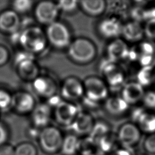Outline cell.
Masks as SVG:
<instances>
[{
    "label": "cell",
    "mask_w": 155,
    "mask_h": 155,
    "mask_svg": "<svg viewBox=\"0 0 155 155\" xmlns=\"http://www.w3.org/2000/svg\"><path fill=\"white\" fill-rule=\"evenodd\" d=\"M144 35L148 38L155 39V19H151L147 21L143 27Z\"/></svg>",
    "instance_id": "cell-35"
},
{
    "label": "cell",
    "mask_w": 155,
    "mask_h": 155,
    "mask_svg": "<svg viewBox=\"0 0 155 155\" xmlns=\"http://www.w3.org/2000/svg\"><path fill=\"white\" fill-rule=\"evenodd\" d=\"M18 42L23 50L34 55L42 53L48 43L45 33L38 26H29L19 32Z\"/></svg>",
    "instance_id": "cell-1"
},
{
    "label": "cell",
    "mask_w": 155,
    "mask_h": 155,
    "mask_svg": "<svg viewBox=\"0 0 155 155\" xmlns=\"http://www.w3.org/2000/svg\"><path fill=\"white\" fill-rule=\"evenodd\" d=\"M104 107L106 111L110 114L119 116L127 111L129 105L121 96H113L108 97L105 101Z\"/></svg>",
    "instance_id": "cell-23"
},
{
    "label": "cell",
    "mask_w": 155,
    "mask_h": 155,
    "mask_svg": "<svg viewBox=\"0 0 155 155\" xmlns=\"http://www.w3.org/2000/svg\"><path fill=\"white\" fill-rule=\"evenodd\" d=\"M84 98L88 106H95L108 97L109 89L104 79L97 76L87 78L83 82Z\"/></svg>",
    "instance_id": "cell-3"
},
{
    "label": "cell",
    "mask_w": 155,
    "mask_h": 155,
    "mask_svg": "<svg viewBox=\"0 0 155 155\" xmlns=\"http://www.w3.org/2000/svg\"><path fill=\"white\" fill-rule=\"evenodd\" d=\"M60 91L61 97L64 101L73 102L84 97L83 82L75 77H68L62 82Z\"/></svg>",
    "instance_id": "cell-11"
},
{
    "label": "cell",
    "mask_w": 155,
    "mask_h": 155,
    "mask_svg": "<svg viewBox=\"0 0 155 155\" xmlns=\"http://www.w3.org/2000/svg\"><path fill=\"white\" fill-rule=\"evenodd\" d=\"M116 63L107 58L101 63L100 66L104 81L108 87L111 88L124 86L125 82V73Z\"/></svg>",
    "instance_id": "cell-7"
},
{
    "label": "cell",
    "mask_w": 155,
    "mask_h": 155,
    "mask_svg": "<svg viewBox=\"0 0 155 155\" xmlns=\"http://www.w3.org/2000/svg\"><path fill=\"white\" fill-rule=\"evenodd\" d=\"M145 91L143 86L137 82H130L122 87V98L128 104H134L142 101Z\"/></svg>",
    "instance_id": "cell-21"
},
{
    "label": "cell",
    "mask_w": 155,
    "mask_h": 155,
    "mask_svg": "<svg viewBox=\"0 0 155 155\" xmlns=\"http://www.w3.org/2000/svg\"><path fill=\"white\" fill-rule=\"evenodd\" d=\"M12 95L5 90L0 89V110H6L12 106Z\"/></svg>",
    "instance_id": "cell-32"
},
{
    "label": "cell",
    "mask_w": 155,
    "mask_h": 155,
    "mask_svg": "<svg viewBox=\"0 0 155 155\" xmlns=\"http://www.w3.org/2000/svg\"><path fill=\"white\" fill-rule=\"evenodd\" d=\"M122 35L125 39L130 42L140 41L144 35L143 27L139 22L132 21L123 25Z\"/></svg>",
    "instance_id": "cell-22"
},
{
    "label": "cell",
    "mask_w": 155,
    "mask_h": 155,
    "mask_svg": "<svg viewBox=\"0 0 155 155\" xmlns=\"http://www.w3.org/2000/svg\"><path fill=\"white\" fill-rule=\"evenodd\" d=\"M137 155H147V154H137Z\"/></svg>",
    "instance_id": "cell-41"
},
{
    "label": "cell",
    "mask_w": 155,
    "mask_h": 155,
    "mask_svg": "<svg viewBox=\"0 0 155 155\" xmlns=\"http://www.w3.org/2000/svg\"><path fill=\"white\" fill-rule=\"evenodd\" d=\"M56 4L60 12L71 13L77 9L79 2L75 0H64L58 1Z\"/></svg>",
    "instance_id": "cell-31"
},
{
    "label": "cell",
    "mask_w": 155,
    "mask_h": 155,
    "mask_svg": "<svg viewBox=\"0 0 155 155\" xmlns=\"http://www.w3.org/2000/svg\"><path fill=\"white\" fill-rule=\"evenodd\" d=\"M9 58V53L4 46L0 45V66L7 63Z\"/></svg>",
    "instance_id": "cell-38"
},
{
    "label": "cell",
    "mask_w": 155,
    "mask_h": 155,
    "mask_svg": "<svg viewBox=\"0 0 155 155\" xmlns=\"http://www.w3.org/2000/svg\"><path fill=\"white\" fill-rule=\"evenodd\" d=\"M143 148L150 154H155V133L148 134L144 140Z\"/></svg>",
    "instance_id": "cell-33"
},
{
    "label": "cell",
    "mask_w": 155,
    "mask_h": 155,
    "mask_svg": "<svg viewBox=\"0 0 155 155\" xmlns=\"http://www.w3.org/2000/svg\"><path fill=\"white\" fill-rule=\"evenodd\" d=\"M96 147L100 153L107 154L116 149L114 148V141L110 134L99 140Z\"/></svg>",
    "instance_id": "cell-28"
},
{
    "label": "cell",
    "mask_w": 155,
    "mask_h": 155,
    "mask_svg": "<svg viewBox=\"0 0 155 155\" xmlns=\"http://www.w3.org/2000/svg\"><path fill=\"white\" fill-rule=\"evenodd\" d=\"M95 122L93 117L87 112L79 111L73 122L68 128L76 136L88 135Z\"/></svg>",
    "instance_id": "cell-16"
},
{
    "label": "cell",
    "mask_w": 155,
    "mask_h": 155,
    "mask_svg": "<svg viewBox=\"0 0 155 155\" xmlns=\"http://www.w3.org/2000/svg\"><path fill=\"white\" fill-rule=\"evenodd\" d=\"M80 143L78 136L70 134L64 137L60 150L64 155H74L79 151Z\"/></svg>",
    "instance_id": "cell-25"
},
{
    "label": "cell",
    "mask_w": 155,
    "mask_h": 155,
    "mask_svg": "<svg viewBox=\"0 0 155 155\" xmlns=\"http://www.w3.org/2000/svg\"><path fill=\"white\" fill-rule=\"evenodd\" d=\"M0 155H15V148L5 143L0 146Z\"/></svg>",
    "instance_id": "cell-36"
},
{
    "label": "cell",
    "mask_w": 155,
    "mask_h": 155,
    "mask_svg": "<svg viewBox=\"0 0 155 155\" xmlns=\"http://www.w3.org/2000/svg\"><path fill=\"white\" fill-rule=\"evenodd\" d=\"M144 105L150 108L154 109L155 108V91H149L145 92L143 97L142 99Z\"/></svg>",
    "instance_id": "cell-34"
},
{
    "label": "cell",
    "mask_w": 155,
    "mask_h": 155,
    "mask_svg": "<svg viewBox=\"0 0 155 155\" xmlns=\"http://www.w3.org/2000/svg\"><path fill=\"white\" fill-rule=\"evenodd\" d=\"M155 79V68L152 65L143 67L137 74V82L142 86L151 84Z\"/></svg>",
    "instance_id": "cell-27"
},
{
    "label": "cell",
    "mask_w": 155,
    "mask_h": 155,
    "mask_svg": "<svg viewBox=\"0 0 155 155\" xmlns=\"http://www.w3.org/2000/svg\"><path fill=\"white\" fill-rule=\"evenodd\" d=\"M81 155H99L98 153H95L94 151H90V152H85L81 153Z\"/></svg>",
    "instance_id": "cell-40"
},
{
    "label": "cell",
    "mask_w": 155,
    "mask_h": 155,
    "mask_svg": "<svg viewBox=\"0 0 155 155\" xmlns=\"http://www.w3.org/2000/svg\"><path fill=\"white\" fill-rule=\"evenodd\" d=\"M36 147L30 142H22L15 148V155H37Z\"/></svg>",
    "instance_id": "cell-29"
},
{
    "label": "cell",
    "mask_w": 155,
    "mask_h": 155,
    "mask_svg": "<svg viewBox=\"0 0 155 155\" xmlns=\"http://www.w3.org/2000/svg\"><path fill=\"white\" fill-rule=\"evenodd\" d=\"M108 155H134L133 149L120 147L116 148Z\"/></svg>",
    "instance_id": "cell-37"
},
{
    "label": "cell",
    "mask_w": 155,
    "mask_h": 155,
    "mask_svg": "<svg viewBox=\"0 0 155 155\" xmlns=\"http://www.w3.org/2000/svg\"><path fill=\"white\" fill-rule=\"evenodd\" d=\"M63 138L61 131L58 128L48 125L41 130L38 141L44 151L53 154L61 150Z\"/></svg>",
    "instance_id": "cell-6"
},
{
    "label": "cell",
    "mask_w": 155,
    "mask_h": 155,
    "mask_svg": "<svg viewBox=\"0 0 155 155\" xmlns=\"http://www.w3.org/2000/svg\"><path fill=\"white\" fill-rule=\"evenodd\" d=\"M45 33L48 43L56 48H68L71 42L68 28L61 22L56 21L47 25Z\"/></svg>",
    "instance_id": "cell-5"
},
{
    "label": "cell",
    "mask_w": 155,
    "mask_h": 155,
    "mask_svg": "<svg viewBox=\"0 0 155 155\" xmlns=\"http://www.w3.org/2000/svg\"><path fill=\"white\" fill-rule=\"evenodd\" d=\"M141 131L139 127L133 123L123 124L119 129L117 139L121 147L133 149L140 140Z\"/></svg>",
    "instance_id": "cell-9"
},
{
    "label": "cell",
    "mask_w": 155,
    "mask_h": 155,
    "mask_svg": "<svg viewBox=\"0 0 155 155\" xmlns=\"http://www.w3.org/2000/svg\"><path fill=\"white\" fill-rule=\"evenodd\" d=\"M155 49L153 44L145 42L129 50L128 58L133 61H137L143 67L151 65L154 60Z\"/></svg>",
    "instance_id": "cell-12"
},
{
    "label": "cell",
    "mask_w": 155,
    "mask_h": 155,
    "mask_svg": "<svg viewBox=\"0 0 155 155\" xmlns=\"http://www.w3.org/2000/svg\"><path fill=\"white\" fill-rule=\"evenodd\" d=\"M31 116L33 125L42 130L49 125L51 117V108L47 103L38 104L31 111Z\"/></svg>",
    "instance_id": "cell-17"
},
{
    "label": "cell",
    "mask_w": 155,
    "mask_h": 155,
    "mask_svg": "<svg viewBox=\"0 0 155 155\" xmlns=\"http://www.w3.org/2000/svg\"><path fill=\"white\" fill-rule=\"evenodd\" d=\"M79 5L86 14L97 16L104 12L107 7V3L102 0H84L79 2Z\"/></svg>",
    "instance_id": "cell-24"
},
{
    "label": "cell",
    "mask_w": 155,
    "mask_h": 155,
    "mask_svg": "<svg viewBox=\"0 0 155 155\" xmlns=\"http://www.w3.org/2000/svg\"><path fill=\"white\" fill-rule=\"evenodd\" d=\"M123 24L115 17L105 18L98 24L97 30L99 34L107 39H117L122 35Z\"/></svg>",
    "instance_id": "cell-15"
},
{
    "label": "cell",
    "mask_w": 155,
    "mask_h": 155,
    "mask_svg": "<svg viewBox=\"0 0 155 155\" xmlns=\"http://www.w3.org/2000/svg\"><path fill=\"white\" fill-rule=\"evenodd\" d=\"M21 19L13 10H7L0 14V30L11 35L19 31Z\"/></svg>",
    "instance_id": "cell-19"
},
{
    "label": "cell",
    "mask_w": 155,
    "mask_h": 155,
    "mask_svg": "<svg viewBox=\"0 0 155 155\" xmlns=\"http://www.w3.org/2000/svg\"><path fill=\"white\" fill-rule=\"evenodd\" d=\"M33 4V1L31 0H16L12 3V7L18 14L25 13L30 10Z\"/></svg>",
    "instance_id": "cell-30"
},
{
    "label": "cell",
    "mask_w": 155,
    "mask_h": 155,
    "mask_svg": "<svg viewBox=\"0 0 155 155\" xmlns=\"http://www.w3.org/2000/svg\"><path fill=\"white\" fill-rule=\"evenodd\" d=\"M69 58L73 61L85 64L92 61L96 55V48L89 39L78 38L71 41L67 48Z\"/></svg>",
    "instance_id": "cell-2"
},
{
    "label": "cell",
    "mask_w": 155,
    "mask_h": 155,
    "mask_svg": "<svg viewBox=\"0 0 155 155\" xmlns=\"http://www.w3.org/2000/svg\"><path fill=\"white\" fill-rule=\"evenodd\" d=\"M8 138V133L6 128L0 124V146L5 143Z\"/></svg>",
    "instance_id": "cell-39"
},
{
    "label": "cell",
    "mask_w": 155,
    "mask_h": 155,
    "mask_svg": "<svg viewBox=\"0 0 155 155\" xmlns=\"http://www.w3.org/2000/svg\"><path fill=\"white\" fill-rule=\"evenodd\" d=\"M59 12L60 11L56 2L43 1L37 4L34 14L38 22L48 25L57 21Z\"/></svg>",
    "instance_id": "cell-8"
},
{
    "label": "cell",
    "mask_w": 155,
    "mask_h": 155,
    "mask_svg": "<svg viewBox=\"0 0 155 155\" xmlns=\"http://www.w3.org/2000/svg\"><path fill=\"white\" fill-rule=\"evenodd\" d=\"M110 134V128L103 122H95L94 126L88 134V139L96 146L99 140L105 136Z\"/></svg>",
    "instance_id": "cell-26"
},
{
    "label": "cell",
    "mask_w": 155,
    "mask_h": 155,
    "mask_svg": "<svg viewBox=\"0 0 155 155\" xmlns=\"http://www.w3.org/2000/svg\"><path fill=\"white\" fill-rule=\"evenodd\" d=\"M79 112V110L74 104L62 100L54 108V116L59 125L68 127L73 122Z\"/></svg>",
    "instance_id": "cell-10"
},
{
    "label": "cell",
    "mask_w": 155,
    "mask_h": 155,
    "mask_svg": "<svg viewBox=\"0 0 155 155\" xmlns=\"http://www.w3.org/2000/svg\"><path fill=\"white\" fill-rule=\"evenodd\" d=\"M132 119L140 131L148 134L155 133V114L137 109L133 112Z\"/></svg>",
    "instance_id": "cell-18"
},
{
    "label": "cell",
    "mask_w": 155,
    "mask_h": 155,
    "mask_svg": "<svg viewBox=\"0 0 155 155\" xmlns=\"http://www.w3.org/2000/svg\"><path fill=\"white\" fill-rule=\"evenodd\" d=\"M32 87L38 95L47 99L57 94L56 83L48 76H38L32 81Z\"/></svg>",
    "instance_id": "cell-14"
},
{
    "label": "cell",
    "mask_w": 155,
    "mask_h": 155,
    "mask_svg": "<svg viewBox=\"0 0 155 155\" xmlns=\"http://www.w3.org/2000/svg\"><path fill=\"white\" fill-rule=\"evenodd\" d=\"M129 50V47L124 40L119 38L113 39L107 48V58L117 62L128 58Z\"/></svg>",
    "instance_id": "cell-20"
},
{
    "label": "cell",
    "mask_w": 155,
    "mask_h": 155,
    "mask_svg": "<svg viewBox=\"0 0 155 155\" xmlns=\"http://www.w3.org/2000/svg\"><path fill=\"white\" fill-rule=\"evenodd\" d=\"M35 56L23 50L18 52L15 55V65L17 73L25 81L32 82L39 76V69Z\"/></svg>",
    "instance_id": "cell-4"
},
{
    "label": "cell",
    "mask_w": 155,
    "mask_h": 155,
    "mask_svg": "<svg viewBox=\"0 0 155 155\" xmlns=\"http://www.w3.org/2000/svg\"><path fill=\"white\" fill-rule=\"evenodd\" d=\"M36 105L35 97L27 91H18L12 95L11 107L19 114L31 113Z\"/></svg>",
    "instance_id": "cell-13"
}]
</instances>
